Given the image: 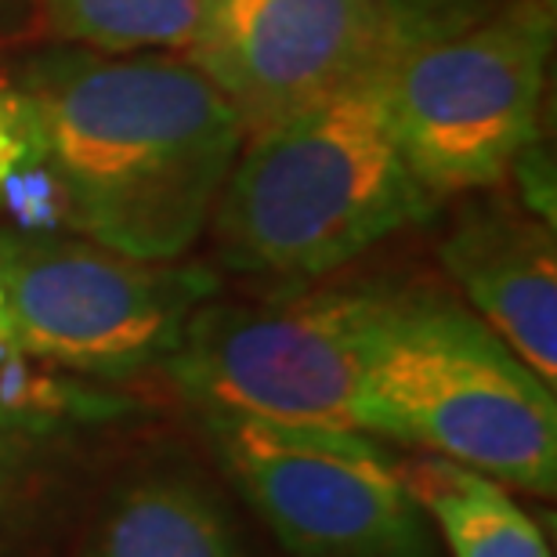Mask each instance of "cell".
<instances>
[{"label": "cell", "instance_id": "cell-1", "mask_svg": "<svg viewBox=\"0 0 557 557\" xmlns=\"http://www.w3.org/2000/svg\"><path fill=\"white\" fill-rule=\"evenodd\" d=\"M8 81L65 225L131 258H185L247 141L228 98L188 59L70 44L22 59Z\"/></svg>", "mask_w": 557, "mask_h": 557}, {"label": "cell", "instance_id": "cell-2", "mask_svg": "<svg viewBox=\"0 0 557 557\" xmlns=\"http://www.w3.org/2000/svg\"><path fill=\"white\" fill-rule=\"evenodd\" d=\"M392 124L384 37L330 95L243 141L210 214L236 272L308 283L438 210Z\"/></svg>", "mask_w": 557, "mask_h": 557}, {"label": "cell", "instance_id": "cell-3", "mask_svg": "<svg viewBox=\"0 0 557 557\" xmlns=\"http://www.w3.org/2000/svg\"><path fill=\"white\" fill-rule=\"evenodd\" d=\"M359 431L554 496V387L467 305L381 289L366 330Z\"/></svg>", "mask_w": 557, "mask_h": 557}, {"label": "cell", "instance_id": "cell-4", "mask_svg": "<svg viewBox=\"0 0 557 557\" xmlns=\"http://www.w3.org/2000/svg\"><path fill=\"white\" fill-rule=\"evenodd\" d=\"M392 124L434 199L482 193L540 138L554 0H384Z\"/></svg>", "mask_w": 557, "mask_h": 557}, {"label": "cell", "instance_id": "cell-5", "mask_svg": "<svg viewBox=\"0 0 557 557\" xmlns=\"http://www.w3.org/2000/svg\"><path fill=\"white\" fill-rule=\"evenodd\" d=\"M381 289H308L261 305L210 297L163 366L199 413L359 431L366 330Z\"/></svg>", "mask_w": 557, "mask_h": 557}, {"label": "cell", "instance_id": "cell-6", "mask_svg": "<svg viewBox=\"0 0 557 557\" xmlns=\"http://www.w3.org/2000/svg\"><path fill=\"white\" fill-rule=\"evenodd\" d=\"M0 286L22 351L54 370L116 381L163 362L221 278L207 264L131 258L87 236L4 232Z\"/></svg>", "mask_w": 557, "mask_h": 557}, {"label": "cell", "instance_id": "cell-7", "mask_svg": "<svg viewBox=\"0 0 557 557\" xmlns=\"http://www.w3.org/2000/svg\"><path fill=\"white\" fill-rule=\"evenodd\" d=\"M207 431L250 507L294 557H434L428 518L373 434L210 413Z\"/></svg>", "mask_w": 557, "mask_h": 557}, {"label": "cell", "instance_id": "cell-8", "mask_svg": "<svg viewBox=\"0 0 557 557\" xmlns=\"http://www.w3.org/2000/svg\"><path fill=\"white\" fill-rule=\"evenodd\" d=\"M381 18L384 0H203L185 51L253 135L359 73Z\"/></svg>", "mask_w": 557, "mask_h": 557}, {"label": "cell", "instance_id": "cell-9", "mask_svg": "<svg viewBox=\"0 0 557 557\" xmlns=\"http://www.w3.org/2000/svg\"><path fill=\"white\" fill-rule=\"evenodd\" d=\"M467 308L543 381H557V239L518 199H478L438 247Z\"/></svg>", "mask_w": 557, "mask_h": 557}, {"label": "cell", "instance_id": "cell-10", "mask_svg": "<svg viewBox=\"0 0 557 557\" xmlns=\"http://www.w3.org/2000/svg\"><path fill=\"white\" fill-rule=\"evenodd\" d=\"M398 474L453 557H554L504 482L434 453L398 456Z\"/></svg>", "mask_w": 557, "mask_h": 557}, {"label": "cell", "instance_id": "cell-11", "mask_svg": "<svg viewBox=\"0 0 557 557\" xmlns=\"http://www.w3.org/2000/svg\"><path fill=\"white\" fill-rule=\"evenodd\" d=\"M95 557H243L214 496L185 478H145L106 510Z\"/></svg>", "mask_w": 557, "mask_h": 557}, {"label": "cell", "instance_id": "cell-12", "mask_svg": "<svg viewBox=\"0 0 557 557\" xmlns=\"http://www.w3.org/2000/svg\"><path fill=\"white\" fill-rule=\"evenodd\" d=\"M203 0H37L59 44L98 54L185 51Z\"/></svg>", "mask_w": 557, "mask_h": 557}, {"label": "cell", "instance_id": "cell-13", "mask_svg": "<svg viewBox=\"0 0 557 557\" xmlns=\"http://www.w3.org/2000/svg\"><path fill=\"white\" fill-rule=\"evenodd\" d=\"M0 413L29 428H51L70 417L113 413V398L62 381L54 366L33 359L11 337H0Z\"/></svg>", "mask_w": 557, "mask_h": 557}, {"label": "cell", "instance_id": "cell-14", "mask_svg": "<svg viewBox=\"0 0 557 557\" xmlns=\"http://www.w3.org/2000/svg\"><path fill=\"white\" fill-rule=\"evenodd\" d=\"M37 160V131L26 98L18 87L0 76V193L15 182L18 171H29Z\"/></svg>", "mask_w": 557, "mask_h": 557}, {"label": "cell", "instance_id": "cell-15", "mask_svg": "<svg viewBox=\"0 0 557 557\" xmlns=\"http://www.w3.org/2000/svg\"><path fill=\"white\" fill-rule=\"evenodd\" d=\"M515 174V185H518V203L529 210L532 218L547 221V225H554L557 221V174H554V160H550V145H543L540 138L529 141L525 149L518 152V160L510 163V171Z\"/></svg>", "mask_w": 557, "mask_h": 557}, {"label": "cell", "instance_id": "cell-16", "mask_svg": "<svg viewBox=\"0 0 557 557\" xmlns=\"http://www.w3.org/2000/svg\"><path fill=\"white\" fill-rule=\"evenodd\" d=\"M40 26L37 0H0V51L26 44Z\"/></svg>", "mask_w": 557, "mask_h": 557}, {"label": "cell", "instance_id": "cell-17", "mask_svg": "<svg viewBox=\"0 0 557 557\" xmlns=\"http://www.w3.org/2000/svg\"><path fill=\"white\" fill-rule=\"evenodd\" d=\"M0 337H11V322H8V300H4V286H0Z\"/></svg>", "mask_w": 557, "mask_h": 557}]
</instances>
